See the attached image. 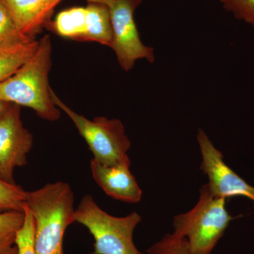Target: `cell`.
<instances>
[{"mask_svg": "<svg viewBox=\"0 0 254 254\" xmlns=\"http://www.w3.org/2000/svg\"><path fill=\"white\" fill-rule=\"evenodd\" d=\"M88 3H93V4H100L106 5L110 6L113 2V0H86Z\"/></svg>", "mask_w": 254, "mask_h": 254, "instance_id": "44dd1931", "label": "cell"}, {"mask_svg": "<svg viewBox=\"0 0 254 254\" xmlns=\"http://www.w3.org/2000/svg\"><path fill=\"white\" fill-rule=\"evenodd\" d=\"M26 206L35 224L36 254H64L65 232L74 220V193L68 183L47 184L27 191Z\"/></svg>", "mask_w": 254, "mask_h": 254, "instance_id": "7a4b0ae2", "label": "cell"}, {"mask_svg": "<svg viewBox=\"0 0 254 254\" xmlns=\"http://www.w3.org/2000/svg\"><path fill=\"white\" fill-rule=\"evenodd\" d=\"M38 41L10 49H0V82L4 81L23 66L36 53Z\"/></svg>", "mask_w": 254, "mask_h": 254, "instance_id": "4fadbf2b", "label": "cell"}, {"mask_svg": "<svg viewBox=\"0 0 254 254\" xmlns=\"http://www.w3.org/2000/svg\"><path fill=\"white\" fill-rule=\"evenodd\" d=\"M33 41L18 31L4 3L0 0V49L16 48Z\"/></svg>", "mask_w": 254, "mask_h": 254, "instance_id": "9a60e30c", "label": "cell"}, {"mask_svg": "<svg viewBox=\"0 0 254 254\" xmlns=\"http://www.w3.org/2000/svg\"><path fill=\"white\" fill-rule=\"evenodd\" d=\"M26 195L27 191L22 187L0 178V213L10 210L23 211Z\"/></svg>", "mask_w": 254, "mask_h": 254, "instance_id": "2e32d148", "label": "cell"}, {"mask_svg": "<svg viewBox=\"0 0 254 254\" xmlns=\"http://www.w3.org/2000/svg\"><path fill=\"white\" fill-rule=\"evenodd\" d=\"M131 163L106 166L92 159L90 168L97 185L114 199L128 203L141 200L143 191L130 170Z\"/></svg>", "mask_w": 254, "mask_h": 254, "instance_id": "9c48e42d", "label": "cell"}, {"mask_svg": "<svg viewBox=\"0 0 254 254\" xmlns=\"http://www.w3.org/2000/svg\"><path fill=\"white\" fill-rule=\"evenodd\" d=\"M52 52L50 36H43L31 59L10 77L0 82V100L31 108L47 121L59 120L61 110L53 102L48 82Z\"/></svg>", "mask_w": 254, "mask_h": 254, "instance_id": "6da1fadb", "label": "cell"}, {"mask_svg": "<svg viewBox=\"0 0 254 254\" xmlns=\"http://www.w3.org/2000/svg\"><path fill=\"white\" fill-rule=\"evenodd\" d=\"M23 36H35L49 22L55 8L63 0H1Z\"/></svg>", "mask_w": 254, "mask_h": 254, "instance_id": "30bf717a", "label": "cell"}, {"mask_svg": "<svg viewBox=\"0 0 254 254\" xmlns=\"http://www.w3.org/2000/svg\"><path fill=\"white\" fill-rule=\"evenodd\" d=\"M141 220L137 212L113 216L100 208L91 195H85L75 209V222L86 227L94 239L92 254H146L136 248L133 240Z\"/></svg>", "mask_w": 254, "mask_h": 254, "instance_id": "277c9868", "label": "cell"}, {"mask_svg": "<svg viewBox=\"0 0 254 254\" xmlns=\"http://www.w3.org/2000/svg\"><path fill=\"white\" fill-rule=\"evenodd\" d=\"M11 105V103H6V102L0 100V119L4 116L6 110L9 109L10 105Z\"/></svg>", "mask_w": 254, "mask_h": 254, "instance_id": "ffe728a7", "label": "cell"}, {"mask_svg": "<svg viewBox=\"0 0 254 254\" xmlns=\"http://www.w3.org/2000/svg\"><path fill=\"white\" fill-rule=\"evenodd\" d=\"M196 137L201 154L200 168L208 177L206 185L210 191L225 199L238 195L245 196L254 203V187L225 163L222 152L215 148L203 130L198 129Z\"/></svg>", "mask_w": 254, "mask_h": 254, "instance_id": "52a82bcc", "label": "cell"}, {"mask_svg": "<svg viewBox=\"0 0 254 254\" xmlns=\"http://www.w3.org/2000/svg\"><path fill=\"white\" fill-rule=\"evenodd\" d=\"M24 219V210L0 213V254H17L16 236Z\"/></svg>", "mask_w": 254, "mask_h": 254, "instance_id": "5bb4252c", "label": "cell"}, {"mask_svg": "<svg viewBox=\"0 0 254 254\" xmlns=\"http://www.w3.org/2000/svg\"><path fill=\"white\" fill-rule=\"evenodd\" d=\"M87 9V28L84 41L96 42L111 48L113 28L109 6L88 3Z\"/></svg>", "mask_w": 254, "mask_h": 254, "instance_id": "7c38bea8", "label": "cell"}, {"mask_svg": "<svg viewBox=\"0 0 254 254\" xmlns=\"http://www.w3.org/2000/svg\"><path fill=\"white\" fill-rule=\"evenodd\" d=\"M47 27L55 34L73 40L84 41L87 28L86 6H73L60 11Z\"/></svg>", "mask_w": 254, "mask_h": 254, "instance_id": "8fae6325", "label": "cell"}, {"mask_svg": "<svg viewBox=\"0 0 254 254\" xmlns=\"http://www.w3.org/2000/svg\"><path fill=\"white\" fill-rule=\"evenodd\" d=\"M25 219L16 240L17 254H36L34 247L35 224L31 210L25 205Z\"/></svg>", "mask_w": 254, "mask_h": 254, "instance_id": "ac0fdd59", "label": "cell"}, {"mask_svg": "<svg viewBox=\"0 0 254 254\" xmlns=\"http://www.w3.org/2000/svg\"><path fill=\"white\" fill-rule=\"evenodd\" d=\"M33 134L23 126L21 107L11 104L0 119V178L15 184L14 170L27 165Z\"/></svg>", "mask_w": 254, "mask_h": 254, "instance_id": "ba28073f", "label": "cell"}, {"mask_svg": "<svg viewBox=\"0 0 254 254\" xmlns=\"http://www.w3.org/2000/svg\"><path fill=\"white\" fill-rule=\"evenodd\" d=\"M223 7L237 19L254 28V0H219Z\"/></svg>", "mask_w": 254, "mask_h": 254, "instance_id": "d6986e66", "label": "cell"}, {"mask_svg": "<svg viewBox=\"0 0 254 254\" xmlns=\"http://www.w3.org/2000/svg\"><path fill=\"white\" fill-rule=\"evenodd\" d=\"M146 254H192L188 242L175 234L168 233L146 251Z\"/></svg>", "mask_w": 254, "mask_h": 254, "instance_id": "e0dca14e", "label": "cell"}, {"mask_svg": "<svg viewBox=\"0 0 254 254\" xmlns=\"http://www.w3.org/2000/svg\"><path fill=\"white\" fill-rule=\"evenodd\" d=\"M232 219L226 199L214 195L205 184L195 206L174 217L173 233L187 240L192 254H212Z\"/></svg>", "mask_w": 254, "mask_h": 254, "instance_id": "3957f363", "label": "cell"}, {"mask_svg": "<svg viewBox=\"0 0 254 254\" xmlns=\"http://www.w3.org/2000/svg\"><path fill=\"white\" fill-rule=\"evenodd\" d=\"M142 0H113L109 6L113 43L119 64L128 71L138 60L155 62L154 49L142 43L135 21L134 13Z\"/></svg>", "mask_w": 254, "mask_h": 254, "instance_id": "8992f818", "label": "cell"}, {"mask_svg": "<svg viewBox=\"0 0 254 254\" xmlns=\"http://www.w3.org/2000/svg\"><path fill=\"white\" fill-rule=\"evenodd\" d=\"M50 94L56 106L74 124L93 153L94 160L106 166L131 163L127 155L131 148V141L120 120L104 117L88 120L65 104L52 88Z\"/></svg>", "mask_w": 254, "mask_h": 254, "instance_id": "5b68a950", "label": "cell"}]
</instances>
